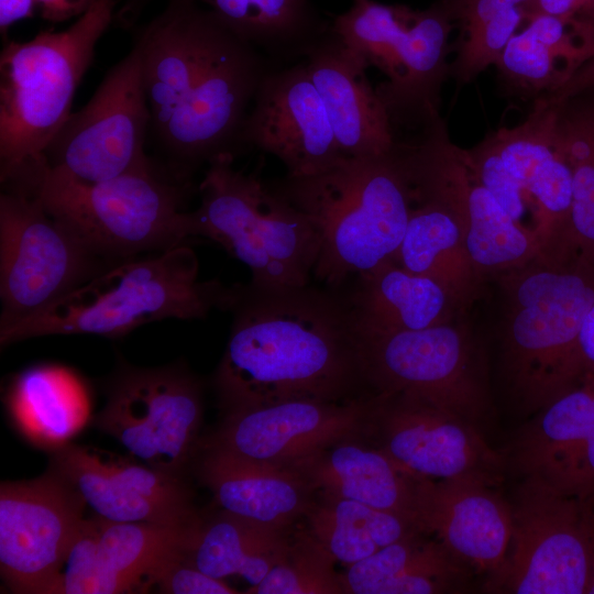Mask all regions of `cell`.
<instances>
[{
  "label": "cell",
  "mask_w": 594,
  "mask_h": 594,
  "mask_svg": "<svg viewBox=\"0 0 594 594\" xmlns=\"http://www.w3.org/2000/svg\"><path fill=\"white\" fill-rule=\"evenodd\" d=\"M273 66L239 36L228 43L154 133L175 176L187 180L200 165L240 153L244 120L262 78Z\"/></svg>",
  "instance_id": "cell-14"
},
{
  "label": "cell",
  "mask_w": 594,
  "mask_h": 594,
  "mask_svg": "<svg viewBox=\"0 0 594 594\" xmlns=\"http://www.w3.org/2000/svg\"><path fill=\"white\" fill-rule=\"evenodd\" d=\"M592 0H581L582 9L581 11L591 2ZM580 11V12H581Z\"/></svg>",
  "instance_id": "cell-50"
},
{
  "label": "cell",
  "mask_w": 594,
  "mask_h": 594,
  "mask_svg": "<svg viewBox=\"0 0 594 594\" xmlns=\"http://www.w3.org/2000/svg\"><path fill=\"white\" fill-rule=\"evenodd\" d=\"M230 337L216 370L223 413L289 400L343 402L365 384L348 300L307 286L229 289Z\"/></svg>",
  "instance_id": "cell-1"
},
{
  "label": "cell",
  "mask_w": 594,
  "mask_h": 594,
  "mask_svg": "<svg viewBox=\"0 0 594 594\" xmlns=\"http://www.w3.org/2000/svg\"><path fill=\"white\" fill-rule=\"evenodd\" d=\"M541 248L540 237L520 227L470 169L465 199V249L479 280L484 285L499 274L525 264Z\"/></svg>",
  "instance_id": "cell-34"
},
{
  "label": "cell",
  "mask_w": 594,
  "mask_h": 594,
  "mask_svg": "<svg viewBox=\"0 0 594 594\" xmlns=\"http://www.w3.org/2000/svg\"><path fill=\"white\" fill-rule=\"evenodd\" d=\"M315 227L320 249L315 276L339 286L395 256L411 205L403 143L380 155L344 157L320 173L272 182Z\"/></svg>",
  "instance_id": "cell-3"
},
{
  "label": "cell",
  "mask_w": 594,
  "mask_h": 594,
  "mask_svg": "<svg viewBox=\"0 0 594 594\" xmlns=\"http://www.w3.org/2000/svg\"><path fill=\"white\" fill-rule=\"evenodd\" d=\"M558 105L537 98L527 119L493 133L499 154L536 208L543 243L566 242L572 172L557 142Z\"/></svg>",
  "instance_id": "cell-24"
},
{
  "label": "cell",
  "mask_w": 594,
  "mask_h": 594,
  "mask_svg": "<svg viewBox=\"0 0 594 594\" xmlns=\"http://www.w3.org/2000/svg\"><path fill=\"white\" fill-rule=\"evenodd\" d=\"M151 124L142 51L134 40L89 101L69 114L43 156L51 168L76 182H105L154 165L144 151Z\"/></svg>",
  "instance_id": "cell-12"
},
{
  "label": "cell",
  "mask_w": 594,
  "mask_h": 594,
  "mask_svg": "<svg viewBox=\"0 0 594 594\" xmlns=\"http://www.w3.org/2000/svg\"><path fill=\"white\" fill-rule=\"evenodd\" d=\"M594 375V302L585 314L575 337L570 364L571 386L582 384Z\"/></svg>",
  "instance_id": "cell-42"
},
{
  "label": "cell",
  "mask_w": 594,
  "mask_h": 594,
  "mask_svg": "<svg viewBox=\"0 0 594 594\" xmlns=\"http://www.w3.org/2000/svg\"><path fill=\"white\" fill-rule=\"evenodd\" d=\"M106 267L35 197L4 186L0 196V323L43 310Z\"/></svg>",
  "instance_id": "cell-13"
},
{
  "label": "cell",
  "mask_w": 594,
  "mask_h": 594,
  "mask_svg": "<svg viewBox=\"0 0 594 594\" xmlns=\"http://www.w3.org/2000/svg\"><path fill=\"white\" fill-rule=\"evenodd\" d=\"M417 531L341 574L343 594H435L458 592L470 566L433 537Z\"/></svg>",
  "instance_id": "cell-30"
},
{
  "label": "cell",
  "mask_w": 594,
  "mask_h": 594,
  "mask_svg": "<svg viewBox=\"0 0 594 594\" xmlns=\"http://www.w3.org/2000/svg\"><path fill=\"white\" fill-rule=\"evenodd\" d=\"M525 20L520 7L507 9L462 35L449 77L468 84L491 65H495L510 37Z\"/></svg>",
  "instance_id": "cell-38"
},
{
  "label": "cell",
  "mask_w": 594,
  "mask_h": 594,
  "mask_svg": "<svg viewBox=\"0 0 594 594\" xmlns=\"http://www.w3.org/2000/svg\"><path fill=\"white\" fill-rule=\"evenodd\" d=\"M154 0H124L113 23L132 30ZM209 10L273 65L304 59L330 28L311 0H191Z\"/></svg>",
  "instance_id": "cell-26"
},
{
  "label": "cell",
  "mask_w": 594,
  "mask_h": 594,
  "mask_svg": "<svg viewBox=\"0 0 594 594\" xmlns=\"http://www.w3.org/2000/svg\"><path fill=\"white\" fill-rule=\"evenodd\" d=\"M477 477L418 479L415 522L472 570L490 578L502 568L509 547L512 510Z\"/></svg>",
  "instance_id": "cell-22"
},
{
  "label": "cell",
  "mask_w": 594,
  "mask_h": 594,
  "mask_svg": "<svg viewBox=\"0 0 594 594\" xmlns=\"http://www.w3.org/2000/svg\"><path fill=\"white\" fill-rule=\"evenodd\" d=\"M79 493L53 469L0 486V570L14 593L48 594L84 518Z\"/></svg>",
  "instance_id": "cell-16"
},
{
  "label": "cell",
  "mask_w": 594,
  "mask_h": 594,
  "mask_svg": "<svg viewBox=\"0 0 594 594\" xmlns=\"http://www.w3.org/2000/svg\"><path fill=\"white\" fill-rule=\"evenodd\" d=\"M495 66L509 92L527 98L552 94L571 77L565 64L528 28L510 37Z\"/></svg>",
  "instance_id": "cell-37"
},
{
  "label": "cell",
  "mask_w": 594,
  "mask_h": 594,
  "mask_svg": "<svg viewBox=\"0 0 594 594\" xmlns=\"http://www.w3.org/2000/svg\"><path fill=\"white\" fill-rule=\"evenodd\" d=\"M52 453L51 469L102 519L176 527L193 526L200 519L182 476L73 442Z\"/></svg>",
  "instance_id": "cell-18"
},
{
  "label": "cell",
  "mask_w": 594,
  "mask_h": 594,
  "mask_svg": "<svg viewBox=\"0 0 594 594\" xmlns=\"http://www.w3.org/2000/svg\"><path fill=\"white\" fill-rule=\"evenodd\" d=\"M464 154L477 182L491 193L520 227L527 229L522 220L526 212V200L529 197L521 184L506 167L493 133L476 146L464 150Z\"/></svg>",
  "instance_id": "cell-39"
},
{
  "label": "cell",
  "mask_w": 594,
  "mask_h": 594,
  "mask_svg": "<svg viewBox=\"0 0 594 594\" xmlns=\"http://www.w3.org/2000/svg\"><path fill=\"white\" fill-rule=\"evenodd\" d=\"M492 280L502 377L518 406L538 411L574 387L569 364L594 302V265L568 244L544 243L531 260Z\"/></svg>",
  "instance_id": "cell-2"
},
{
  "label": "cell",
  "mask_w": 594,
  "mask_h": 594,
  "mask_svg": "<svg viewBox=\"0 0 594 594\" xmlns=\"http://www.w3.org/2000/svg\"><path fill=\"white\" fill-rule=\"evenodd\" d=\"M198 473L219 510L274 528L290 529L314 502L312 490L294 468L216 447H202Z\"/></svg>",
  "instance_id": "cell-25"
},
{
  "label": "cell",
  "mask_w": 594,
  "mask_h": 594,
  "mask_svg": "<svg viewBox=\"0 0 594 594\" xmlns=\"http://www.w3.org/2000/svg\"><path fill=\"white\" fill-rule=\"evenodd\" d=\"M197 522L176 527L85 519L48 594L147 592L153 571L186 546Z\"/></svg>",
  "instance_id": "cell-20"
},
{
  "label": "cell",
  "mask_w": 594,
  "mask_h": 594,
  "mask_svg": "<svg viewBox=\"0 0 594 594\" xmlns=\"http://www.w3.org/2000/svg\"><path fill=\"white\" fill-rule=\"evenodd\" d=\"M361 440L362 436L343 439L292 468L319 497L360 502L398 515L416 526L418 479L404 471L382 450Z\"/></svg>",
  "instance_id": "cell-27"
},
{
  "label": "cell",
  "mask_w": 594,
  "mask_h": 594,
  "mask_svg": "<svg viewBox=\"0 0 594 594\" xmlns=\"http://www.w3.org/2000/svg\"><path fill=\"white\" fill-rule=\"evenodd\" d=\"M586 594H594V572H593Z\"/></svg>",
  "instance_id": "cell-49"
},
{
  "label": "cell",
  "mask_w": 594,
  "mask_h": 594,
  "mask_svg": "<svg viewBox=\"0 0 594 594\" xmlns=\"http://www.w3.org/2000/svg\"><path fill=\"white\" fill-rule=\"evenodd\" d=\"M528 0H443L451 16L462 24L463 34L488 21L496 14L520 7Z\"/></svg>",
  "instance_id": "cell-41"
},
{
  "label": "cell",
  "mask_w": 594,
  "mask_h": 594,
  "mask_svg": "<svg viewBox=\"0 0 594 594\" xmlns=\"http://www.w3.org/2000/svg\"><path fill=\"white\" fill-rule=\"evenodd\" d=\"M180 548L167 556L153 571L148 590L165 594H237L223 580L215 579L191 564Z\"/></svg>",
  "instance_id": "cell-40"
},
{
  "label": "cell",
  "mask_w": 594,
  "mask_h": 594,
  "mask_svg": "<svg viewBox=\"0 0 594 594\" xmlns=\"http://www.w3.org/2000/svg\"><path fill=\"white\" fill-rule=\"evenodd\" d=\"M118 0H96L59 32L8 41L0 54V180L41 157L72 113L98 41L113 23Z\"/></svg>",
  "instance_id": "cell-7"
},
{
  "label": "cell",
  "mask_w": 594,
  "mask_h": 594,
  "mask_svg": "<svg viewBox=\"0 0 594 594\" xmlns=\"http://www.w3.org/2000/svg\"><path fill=\"white\" fill-rule=\"evenodd\" d=\"M234 36L209 10L191 0H166L158 14L136 28L134 40L142 51L153 134Z\"/></svg>",
  "instance_id": "cell-21"
},
{
  "label": "cell",
  "mask_w": 594,
  "mask_h": 594,
  "mask_svg": "<svg viewBox=\"0 0 594 594\" xmlns=\"http://www.w3.org/2000/svg\"><path fill=\"white\" fill-rule=\"evenodd\" d=\"M240 153L278 158L292 177L320 173L344 158L304 59L271 67L244 120Z\"/></svg>",
  "instance_id": "cell-17"
},
{
  "label": "cell",
  "mask_w": 594,
  "mask_h": 594,
  "mask_svg": "<svg viewBox=\"0 0 594 594\" xmlns=\"http://www.w3.org/2000/svg\"><path fill=\"white\" fill-rule=\"evenodd\" d=\"M96 0H35L42 19L50 23H62L79 18Z\"/></svg>",
  "instance_id": "cell-43"
},
{
  "label": "cell",
  "mask_w": 594,
  "mask_h": 594,
  "mask_svg": "<svg viewBox=\"0 0 594 594\" xmlns=\"http://www.w3.org/2000/svg\"><path fill=\"white\" fill-rule=\"evenodd\" d=\"M348 299L359 334L421 330L468 312L443 285L393 258L358 275Z\"/></svg>",
  "instance_id": "cell-28"
},
{
  "label": "cell",
  "mask_w": 594,
  "mask_h": 594,
  "mask_svg": "<svg viewBox=\"0 0 594 594\" xmlns=\"http://www.w3.org/2000/svg\"><path fill=\"white\" fill-rule=\"evenodd\" d=\"M336 560L307 531L290 538L284 558L245 594H343Z\"/></svg>",
  "instance_id": "cell-36"
},
{
  "label": "cell",
  "mask_w": 594,
  "mask_h": 594,
  "mask_svg": "<svg viewBox=\"0 0 594 594\" xmlns=\"http://www.w3.org/2000/svg\"><path fill=\"white\" fill-rule=\"evenodd\" d=\"M556 105L557 142L572 172L566 243L594 265V108Z\"/></svg>",
  "instance_id": "cell-35"
},
{
  "label": "cell",
  "mask_w": 594,
  "mask_h": 594,
  "mask_svg": "<svg viewBox=\"0 0 594 594\" xmlns=\"http://www.w3.org/2000/svg\"><path fill=\"white\" fill-rule=\"evenodd\" d=\"M520 9L525 20L537 14L571 19L580 13L582 4L581 0H528Z\"/></svg>",
  "instance_id": "cell-45"
},
{
  "label": "cell",
  "mask_w": 594,
  "mask_h": 594,
  "mask_svg": "<svg viewBox=\"0 0 594 594\" xmlns=\"http://www.w3.org/2000/svg\"><path fill=\"white\" fill-rule=\"evenodd\" d=\"M578 15L594 23V0H592Z\"/></svg>",
  "instance_id": "cell-47"
},
{
  "label": "cell",
  "mask_w": 594,
  "mask_h": 594,
  "mask_svg": "<svg viewBox=\"0 0 594 594\" xmlns=\"http://www.w3.org/2000/svg\"><path fill=\"white\" fill-rule=\"evenodd\" d=\"M228 293L198 280V260L182 244L112 263L43 310L0 323V344L54 334L120 338L152 321L206 317L226 307Z\"/></svg>",
  "instance_id": "cell-4"
},
{
  "label": "cell",
  "mask_w": 594,
  "mask_h": 594,
  "mask_svg": "<svg viewBox=\"0 0 594 594\" xmlns=\"http://www.w3.org/2000/svg\"><path fill=\"white\" fill-rule=\"evenodd\" d=\"M202 413L201 385L187 370L124 365L110 380L94 422L133 459L184 477L200 446Z\"/></svg>",
  "instance_id": "cell-11"
},
{
  "label": "cell",
  "mask_w": 594,
  "mask_h": 594,
  "mask_svg": "<svg viewBox=\"0 0 594 594\" xmlns=\"http://www.w3.org/2000/svg\"><path fill=\"white\" fill-rule=\"evenodd\" d=\"M466 315L421 330L358 333L365 385L475 424L488 410L491 395L483 345Z\"/></svg>",
  "instance_id": "cell-9"
},
{
  "label": "cell",
  "mask_w": 594,
  "mask_h": 594,
  "mask_svg": "<svg viewBox=\"0 0 594 594\" xmlns=\"http://www.w3.org/2000/svg\"><path fill=\"white\" fill-rule=\"evenodd\" d=\"M305 517L310 536L336 561L349 565L420 531L398 515L345 498L314 499Z\"/></svg>",
  "instance_id": "cell-33"
},
{
  "label": "cell",
  "mask_w": 594,
  "mask_h": 594,
  "mask_svg": "<svg viewBox=\"0 0 594 594\" xmlns=\"http://www.w3.org/2000/svg\"><path fill=\"white\" fill-rule=\"evenodd\" d=\"M538 411L516 442L515 468L522 477L539 476L568 493L572 473L593 425L590 387L583 382Z\"/></svg>",
  "instance_id": "cell-32"
},
{
  "label": "cell",
  "mask_w": 594,
  "mask_h": 594,
  "mask_svg": "<svg viewBox=\"0 0 594 594\" xmlns=\"http://www.w3.org/2000/svg\"><path fill=\"white\" fill-rule=\"evenodd\" d=\"M290 538L289 529L219 510L209 519L200 518L183 553L197 569L215 579L238 575L254 586L284 558Z\"/></svg>",
  "instance_id": "cell-31"
},
{
  "label": "cell",
  "mask_w": 594,
  "mask_h": 594,
  "mask_svg": "<svg viewBox=\"0 0 594 594\" xmlns=\"http://www.w3.org/2000/svg\"><path fill=\"white\" fill-rule=\"evenodd\" d=\"M594 88V58L581 66L561 87L542 98L550 103H562Z\"/></svg>",
  "instance_id": "cell-44"
},
{
  "label": "cell",
  "mask_w": 594,
  "mask_h": 594,
  "mask_svg": "<svg viewBox=\"0 0 594 594\" xmlns=\"http://www.w3.org/2000/svg\"><path fill=\"white\" fill-rule=\"evenodd\" d=\"M362 437L416 479L495 484L503 468L475 424L407 395L374 393Z\"/></svg>",
  "instance_id": "cell-15"
},
{
  "label": "cell",
  "mask_w": 594,
  "mask_h": 594,
  "mask_svg": "<svg viewBox=\"0 0 594 594\" xmlns=\"http://www.w3.org/2000/svg\"><path fill=\"white\" fill-rule=\"evenodd\" d=\"M506 559L488 588L516 594H584L594 572L593 504L539 476H524L510 505Z\"/></svg>",
  "instance_id": "cell-10"
},
{
  "label": "cell",
  "mask_w": 594,
  "mask_h": 594,
  "mask_svg": "<svg viewBox=\"0 0 594 594\" xmlns=\"http://www.w3.org/2000/svg\"><path fill=\"white\" fill-rule=\"evenodd\" d=\"M584 382L588 385L590 391H591L592 415H593V422H594V375H592L591 377H588Z\"/></svg>",
  "instance_id": "cell-48"
},
{
  "label": "cell",
  "mask_w": 594,
  "mask_h": 594,
  "mask_svg": "<svg viewBox=\"0 0 594 594\" xmlns=\"http://www.w3.org/2000/svg\"><path fill=\"white\" fill-rule=\"evenodd\" d=\"M6 405L22 436L51 452L70 443L90 416L89 394L81 378L53 364L18 374L6 394Z\"/></svg>",
  "instance_id": "cell-29"
},
{
  "label": "cell",
  "mask_w": 594,
  "mask_h": 594,
  "mask_svg": "<svg viewBox=\"0 0 594 594\" xmlns=\"http://www.w3.org/2000/svg\"><path fill=\"white\" fill-rule=\"evenodd\" d=\"M371 396L343 402L289 400L226 411L204 446L292 466L343 439L362 436Z\"/></svg>",
  "instance_id": "cell-19"
},
{
  "label": "cell",
  "mask_w": 594,
  "mask_h": 594,
  "mask_svg": "<svg viewBox=\"0 0 594 594\" xmlns=\"http://www.w3.org/2000/svg\"><path fill=\"white\" fill-rule=\"evenodd\" d=\"M35 9V0H0V33L3 40H7L11 25L32 18Z\"/></svg>",
  "instance_id": "cell-46"
},
{
  "label": "cell",
  "mask_w": 594,
  "mask_h": 594,
  "mask_svg": "<svg viewBox=\"0 0 594 594\" xmlns=\"http://www.w3.org/2000/svg\"><path fill=\"white\" fill-rule=\"evenodd\" d=\"M304 61L344 157L384 154L396 143L387 111L371 85L369 65L329 30Z\"/></svg>",
  "instance_id": "cell-23"
},
{
  "label": "cell",
  "mask_w": 594,
  "mask_h": 594,
  "mask_svg": "<svg viewBox=\"0 0 594 594\" xmlns=\"http://www.w3.org/2000/svg\"><path fill=\"white\" fill-rule=\"evenodd\" d=\"M233 161L221 155L208 164L200 205L189 211L190 237L223 246L249 267L254 287L307 286L320 249L315 227L272 182L234 168Z\"/></svg>",
  "instance_id": "cell-6"
},
{
  "label": "cell",
  "mask_w": 594,
  "mask_h": 594,
  "mask_svg": "<svg viewBox=\"0 0 594 594\" xmlns=\"http://www.w3.org/2000/svg\"><path fill=\"white\" fill-rule=\"evenodd\" d=\"M1 184L35 197L94 253L113 262L164 252L190 237L189 211L183 210L187 183L172 180L155 164L84 184L51 168L42 155Z\"/></svg>",
  "instance_id": "cell-5"
},
{
  "label": "cell",
  "mask_w": 594,
  "mask_h": 594,
  "mask_svg": "<svg viewBox=\"0 0 594 594\" xmlns=\"http://www.w3.org/2000/svg\"><path fill=\"white\" fill-rule=\"evenodd\" d=\"M453 19L442 1L426 10L352 0L330 28L342 43L387 79L375 90L395 135L400 128L419 130L439 116L440 92L449 77V35Z\"/></svg>",
  "instance_id": "cell-8"
}]
</instances>
